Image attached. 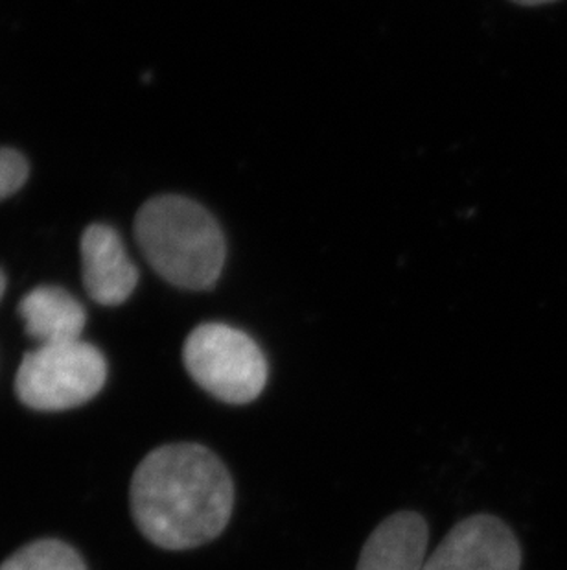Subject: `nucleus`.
<instances>
[{
    "mask_svg": "<svg viewBox=\"0 0 567 570\" xmlns=\"http://www.w3.org/2000/svg\"><path fill=\"white\" fill-rule=\"evenodd\" d=\"M129 504L135 524L150 543L167 550L196 549L226 530L235 485L207 446L171 443L139 463Z\"/></svg>",
    "mask_w": 567,
    "mask_h": 570,
    "instance_id": "f257e3e1",
    "label": "nucleus"
},
{
    "mask_svg": "<svg viewBox=\"0 0 567 570\" xmlns=\"http://www.w3.org/2000/svg\"><path fill=\"white\" fill-rule=\"evenodd\" d=\"M135 238L151 268L185 291H209L223 272V232L193 199L176 194L148 199L135 218Z\"/></svg>",
    "mask_w": 567,
    "mask_h": 570,
    "instance_id": "f03ea898",
    "label": "nucleus"
},
{
    "mask_svg": "<svg viewBox=\"0 0 567 570\" xmlns=\"http://www.w3.org/2000/svg\"><path fill=\"white\" fill-rule=\"evenodd\" d=\"M182 361L190 377L227 404L252 403L268 382L260 345L227 323H203L188 334Z\"/></svg>",
    "mask_w": 567,
    "mask_h": 570,
    "instance_id": "7ed1b4c3",
    "label": "nucleus"
},
{
    "mask_svg": "<svg viewBox=\"0 0 567 570\" xmlns=\"http://www.w3.org/2000/svg\"><path fill=\"white\" fill-rule=\"evenodd\" d=\"M108 379V362L94 345L76 340L38 345L17 370L16 393L39 412L78 409L97 397Z\"/></svg>",
    "mask_w": 567,
    "mask_h": 570,
    "instance_id": "20e7f679",
    "label": "nucleus"
},
{
    "mask_svg": "<svg viewBox=\"0 0 567 570\" xmlns=\"http://www.w3.org/2000/svg\"><path fill=\"white\" fill-rule=\"evenodd\" d=\"M521 549L501 519L471 515L451 528L422 570H519Z\"/></svg>",
    "mask_w": 567,
    "mask_h": 570,
    "instance_id": "39448f33",
    "label": "nucleus"
},
{
    "mask_svg": "<svg viewBox=\"0 0 567 570\" xmlns=\"http://www.w3.org/2000/svg\"><path fill=\"white\" fill-rule=\"evenodd\" d=\"M83 285L89 296L103 307L128 302L139 283V272L113 227L92 224L81 237Z\"/></svg>",
    "mask_w": 567,
    "mask_h": 570,
    "instance_id": "423d86ee",
    "label": "nucleus"
},
{
    "mask_svg": "<svg viewBox=\"0 0 567 570\" xmlns=\"http://www.w3.org/2000/svg\"><path fill=\"white\" fill-rule=\"evenodd\" d=\"M428 538L422 517L415 511H398L370 533L356 570H422Z\"/></svg>",
    "mask_w": 567,
    "mask_h": 570,
    "instance_id": "0eeeda50",
    "label": "nucleus"
},
{
    "mask_svg": "<svg viewBox=\"0 0 567 570\" xmlns=\"http://www.w3.org/2000/svg\"><path fill=\"white\" fill-rule=\"evenodd\" d=\"M19 314L28 336L39 345L76 342L87 322L81 303L58 286H39L28 292L19 305Z\"/></svg>",
    "mask_w": 567,
    "mask_h": 570,
    "instance_id": "6e6552de",
    "label": "nucleus"
},
{
    "mask_svg": "<svg viewBox=\"0 0 567 570\" xmlns=\"http://www.w3.org/2000/svg\"><path fill=\"white\" fill-rule=\"evenodd\" d=\"M0 570H87V567L70 544L58 539H41L17 550Z\"/></svg>",
    "mask_w": 567,
    "mask_h": 570,
    "instance_id": "1a4fd4ad",
    "label": "nucleus"
},
{
    "mask_svg": "<svg viewBox=\"0 0 567 570\" xmlns=\"http://www.w3.org/2000/svg\"><path fill=\"white\" fill-rule=\"evenodd\" d=\"M28 163L19 151L0 148V199L10 198L27 184Z\"/></svg>",
    "mask_w": 567,
    "mask_h": 570,
    "instance_id": "9d476101",
    "label": "nucleus"
},
{
    "mask_svg": "<svg viewBox=\"0 0 567 570\" xmlns=\"http://www.w3.org/2000/svg\"><path fill=\"white\" fill-rule=\"evenodd\" d=\"M513 2H516V4L519 6H544L557 2V0H513Z\"/></svg>",
    "mask_w": 567,
    "mask_h": 570,
    "instance_id": "9b49d317",
    "label": "nucleus"
},
{
    "mask_svg": "<svg viewBox=\"0 0 567 570\" xmlns=\"http://www.w3.org/2000/svg\"><path fill=\"white\" fill-rule=\"evenodd\" d=\"M6 291V277L2 272H0V299H2V296H4Z\"/></svg>",
    "mask_w": 567,
    "mask_h": 570,
    "instance_id": "f8f14e48",
    "label": "nucleus"
}]
</instances>
